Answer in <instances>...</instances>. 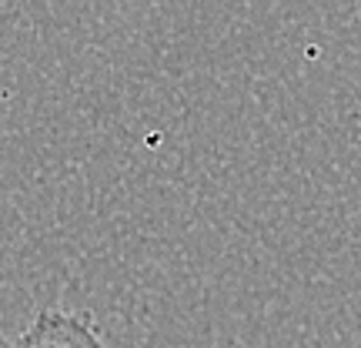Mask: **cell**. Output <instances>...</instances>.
<instances>
[{
	"mask_svg": "<svg viewBox=\"0 0 361 348\" xmlns=\"http://www.w3.org/2000/svg\"><path fill=\"white\" fill-rule=\"evenodd\" d=\"M13 348H107L97 328L84 315H71L61 308L40 311Z\"/></svg>",
	"mask_w": 361,
	"mask_h": 348,
	"instance_id": "1",
	"label": "cell"
},
{
	"mask_svg": "<svg viewBox=\"0 0 361 348\" xmlns=\"http://www.w3.org/2000/svg\"><path fill=\"white\" fill-rule=\"evenodd\" d=\"M0 348H13V345H11V342H4V338H0Z\"/></svg>",
	"mask_w": 361,
	"mask_h": 348,
	"instance_id": "2",
	"label": "cell"
}]
</instances>
